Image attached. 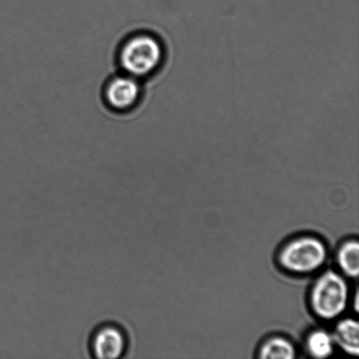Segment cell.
Here are the masks:
<instances>
[{
  "instance_id": "6da1fadb",
  "label": "cell",
  "mask_w": 359,
  "mask_h": 359,
  "mask_svg": "<svg viewBox=\"0 0 359 359\" xmlns=\"http://www.w3.org/2000/svg\"><path fill=\"white\" fill-rule=\"evenodd\" d=\"M350 302V287L340 272L326 270L316 278L309 292V306L313 314L323 321L341 318Z\"/></svg>"
},
{
  "instance_id": "7a4b0ae2",
  "label": "cell",
  "mask_w": 359,
  "mask_h": 359,
  "mask_svg": "<svg viewBox=\"0 0 359 359\" xmlns=\"http://www.w3.org/2000/svg\"><path fill=\"white\" fill-rule=\"evenodd\" d=\"M165 50L159 39L149 33H138L123 42L118 51V63L126 75L145 79L159 69Z\"/></svg>"
},
{
  "instance_id": "3957f363",
  "label": "cell",
  "mask_w": 359,
  "mask_h": 359,
  "mask_svg": "<svg viewBox=\"0 0 359 359\" xmlns=\"http://www.w3.org/2000/svg\"><path fill=\"white\" fill-rule=\"evenodd\" d=\"M328 248L314 235H302L285 243L277 262L285 272L294 276H311L318 273L328 259Z\"/></svg>"
},
{
  "instance_id": "277c9868",
  "label": "cell",
  "mask_w": 359,
  "mask_h": 359,
  "mask_svg": "<svg viewBox=\"0 0 359 359\" xmlns=\"http://www.w3.org/2000/svg\"><path fill=\"white\" fill-rule=\"evenodd\" d=\"M142 95L139 79L126 75L116 76L108 81L104 96L107 104L116 111H126L135 107Z\"/></svg>"
},
{
  "instance_id": "5b68a950",
  "label": "cell",
  "mask_w": 359,
  "mask_h": 359,
  "mask_svg": "<svg viewBox=\"0 0 359 359\" xmlns=\"http://www.w3.org/2000/svg\"><path fill=\"white\" fill-rule=\"evenodd\" d=\"M90 346L95 358L116 359L125 354L128 349V339L121 327L107 323L95 330Z\"/></svg>"
},
{
  "instance_id": "8992f818",
  "label": "cell",
  "mask_w": 359,
  "mask_h": 359,
  "mask_svg": "<svg viewBox=\"0 0 359 359\" xmlns=\"http://www.w3.org/2000/svg\"><path fill=\"white\" fill-rule=\"evenodd\" d=\"M332 334L334 342L351 356L359 354V323L354 318L340 319Z\"/></svg>"
},
{
  "instance_id": "52a82bcc",
  "label": "cell",
  "mask_w": 359,
  "mask_h": 359,
  "mask_svg": "<svg viewBox=\"0 0 359 359\" xmlns=\"http://www.w3.org/2000/svg\"><path fill=\"white\" fill-rule=\"evenodd\" d=\"M339 272L349 279H357L359 273V244L358 239L351 238L339 245L336 253Z\"/></svg>"
},
{
  "instance_id": "ba28073f",
  "label": "cell",
  "mask_w": 359,
  "mask_h": 359,
  "mask_svg": "<svg viewBox=\"0 0 359 359\" xmlns=\"http://www.w3.org/2000/svg\"><path fill=\"white\" fill-rule=\"evenodd\" d=\"M258 353L262 359H294L297 356V350L287 337L273 336L264 341Z\"/></svg>"
},
{
  "instance_id": "9c48e42d",
  "label": "cell",
  "mask_w": 359,
  "mask_h": 359,
  "mask_svg": "<svg viewBox=\"0 0 359 359\" xmlns=\"http://www.w3.org/2000/svg\"><path fill=\"white\" fill-rule=\"evenodd\" d=\"M332 334L326 330L316 329L309 333L305 340V349L313 358L325 359L332 357L334 353Z\"/></svg>"
},
{
  "instance_id": "30bf717a",
  "label": "cell",
  "mask_w": 359,
  "mask_h": 359,
  "mask_svg": "<svg viewBox=\"0 0 359 359\" xmlns=\"http://www.w3.org/2000/svg\"><path fill=\"white\" fill-rule=\"evenodd\" d=\"M353 309L355 313H358L359 311V293L358 288L356 291H355L354 298H353Z\"/></svg>"
}]
</instances>
